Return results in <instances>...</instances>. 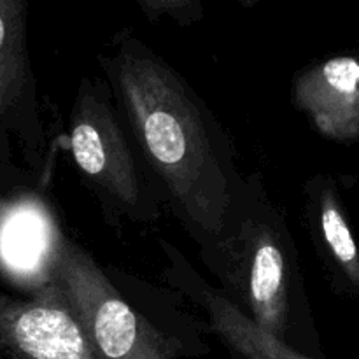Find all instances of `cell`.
Instances as JSON below:
<instances>
[{
  "label": "cell",
  "instance_id": "1",
  "mask_svg": "<svg viewBox=\"0 0 359 359\" xmlns=\"http://www.w3.org/2000/svg\"><path fill=\"white\" fill-rule=\"evenodd\" d=\"M116 72L147 160L193 223L219 231L230 207L228 181L189 91L154 56L123 55Z\"/></svg>",
  "mask_w": 359,
  "mask_h": 359
},
{
  "label": "cell",
  "instance_id": "2",
  "mask_svg": "<svg viewBox=\"0 0 359 359\" xmlns=\"http://www.w3.org/2000/svg\"><path fill=\"white\" fill-rule=\"evenodd\" d=\"M49 276L98 359H168L156 330L123 300L79 245L56 242Z\"/></svg>",
  "mask_w": 359,
  "mask_h": 359
},
{
  "label": "cell",
  "instance_id": "3",
  "mask_svg": "<svg viewBox=\"0 0 359 359\" xmlns=\"http://www.w3.org/2000/svg\"><path fill=\"white\" fill-rule=\"evenodd\" d=\"M224 277L251 311L255 325L283 339L287 321V277L272 230L244 223L224 252Z\"/></svg>",
  "mask_w": 359,
  "mask_h": 359
},
{
  "label": "cell",
  "instance_id": "4",
  "mask_svg": "<svg viewBox=\"0 0 359 359\" xmlns=\"http://www.w3.org/2000/svg\"><path fill=\"white\" fill-rule=\"evenodd\" d=\"M0 344L11 359H98L56 284L0 305Z\"/></svg>",
  "mask_w": 359,
  "mask_h": 359
},
{
  "label": "cell",
  "instance_id": "5",
  "mask_svg": "<svg viewBox=\"0 0 359 359\" xmlns=\"http://www.w3.org/2000/svg\"><path fill=\"white\" fill-rule=\"evenodd\" d=\"M70 147L81 170L105 191L130 207L139 202L135 161L111 105L97 93L83 91L77 98Z\"/></svg>",
  "mask_w": 359,
  "mask_h": 359
},
{
  "label": "cell",
  "instance_id": "6",
  "mask_svg": "<svg viewBox=\"0 0 359 359\" xmlns=\"http://www.w3.org/2000/svg\"><path fill=\"white\" fill-rule=\"evenodd\" d=\"M294 100L311 116L323 135L335 140L359 137V63L354 56H337L302 74Z\"/></svg>",
  "mask_w": 359,
  "mask_h": 359
},
{
  "label": "cell",
  "instance_id": "7",
  "mask_svg": "<svg viewBox=\"0 0 359 359\" xmlns=\"http://www.w3.org/2000/svg\"><path fill=\"white\" fill-rule=\"evenodd\" d=\"M0 235V252L14 273L27 279H41L51 272L56 241L53 224L41 203L20 202L7 205Z\"/></svg>",
  "mask_w": 359,
  "mask_h": 359
},
{
  "label": "cell",
  "instance_id": "8",
  "mask_svg": "<svg viewBox=\"0 0 359 359\" xmlns=\"http://www.w3.org/2000/svg\"><path fill=\"white\" fill-rule=\"evenodd\" d=\"M212 328L231 349L248 359H311L291 349L277 337L245 318L233 304L217 294H207Z\"/></svg>",
  "mask_w": 359,
  "mask_h": 359
},
{
  "label": "cell",
  "instance_id": "9",
  "mask_svg": "<svg viewBox=\"0 0 359 359\" xmlns=\"http://www.w3.org/2000/svg\"><path fill=\"white\" fill-rule=\"evenodd\" d=\"M25 13V2L0 0V112H6L20 98L27 81Z\"/></svg>",
  "mask_w": 359,
  "mask_h": 359
},
{
  "label": "cell",
  "instance_id": "10",
  "mask_svg": "<svg viewBox=\"0 0 359 359\" xmlns=\"http://www.w3.org/2000/svg\"><path fill=\"white\" fill-rule=\"evenodd\" d=\"M321 228L330 251L342 266L346 276L354 286L359 284V262L356 245L351 235L349 224L342 210L337 205L333 195H325L321 200Z\"/></svg>",
  "mask_w": 359,
  "mask_h": 359
},
{
  "label": "cell",
  "instance_id": "11",
  "mask_svg": "<svg viewBox=\"0 0 359 359\" xmlns=\"http://www.w3.org/2000/svg\"><path fill=\"white\" fill-rule=\"evenodd\" d=\"M6 209H7V202H6V200L0 198V216H2V214L6 212Z\"/></svg>",
  "mask_w": 359,
  "mask_h": 359
}]
</instances>
